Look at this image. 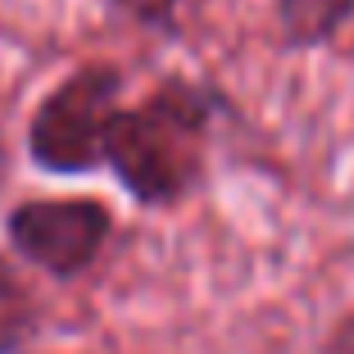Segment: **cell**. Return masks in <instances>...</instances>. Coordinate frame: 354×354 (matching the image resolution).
<instances>
[{
	"label": "cell",
	"instance_id": "obj_1",
	"mask_svg": "<svg viewBox=\"0 0 354 354\" xmlns=\"http://www.w3.org/2000/svg\"><path fill=\"white\" fill-rule=\"evenodd\" d=\"M223 100L209 86L168 77L132 109H118L104 132V164L118 187L146 209H173L200 187L209 123Z\"/></svg>",
	"mask_w": 354,
	"mask_h": 354
},
{
	"label": "cell",
	"instance_id": "obj_2",
	"mask_svg": "<svg viewBox=\"0 0 354 354\" xmlns=\"http://www.w3.org/2000/svg\"><path fill=\"white\" fill-rule=\"evenodd\" d=\"M123 73L114 64L77 68L41 100L28 132V150L46 173H91L104 164V132L118 114Z\"/></svg>",
	"mask_w": 354,
	"mask_h": 354
},
{
	"label": "cell",
	"instance_id": "obj_3",
	"mask_svg": "<svg viewBox=\"0 0 354 354\" xmlns=\"http://www.w3.org/2000/svg\"><path fill=\"white\" fill-rule=\"evenodd\" d=\"M114 214L100 200H28L10 214V241L28 263L50 277H77L100 259Z\"/></svg>",
	"mask_w": 354,
	"mask_h": 354
},
{
	"label": "cell",
	"instance_id": "obj_4",
	"mask_svg": "<svg viewBox=\"0 0 354 354\" xmlns=\"http://www.w3.org/2000/svg\"><path fill=\"white\" fill-rule=\"evenodd\" d=\"M354 19V0H277V32L286 50L327 46Z\"/></svg>",
	"mask_w": 354,
	"mask_h": 354
},
{
	"label": "cell",
	"instance_id": "obj_5",
	"mask_svg": "<svg viewBox=\"0 0 354 354\" xmlns=\"http://www.w3.org/2000/svg\"><path fill=\"white\" fill-rule=\"evenodd\" d=\"M118 10H127L136 23H146V28H173V14L182 0H114Z\"/></svg>",
	"mask_w": 354,
	"mask_h": 354
},
{
	"label": "cell",
	"instance_id": "obj_6",
	"mask_svg": "<svg viewBox=\"0 0 354 354\" xmlns=\"http://www.w3.org/2000/svg\"><path fill=\"white\" fill-rule=\"evenodd\" d=\"M318 354H354V313H341L332 323V332L323 336Z\"/></svg>",
	"mask_w": 354,
	"mask_h": 354
}]
</instances>
